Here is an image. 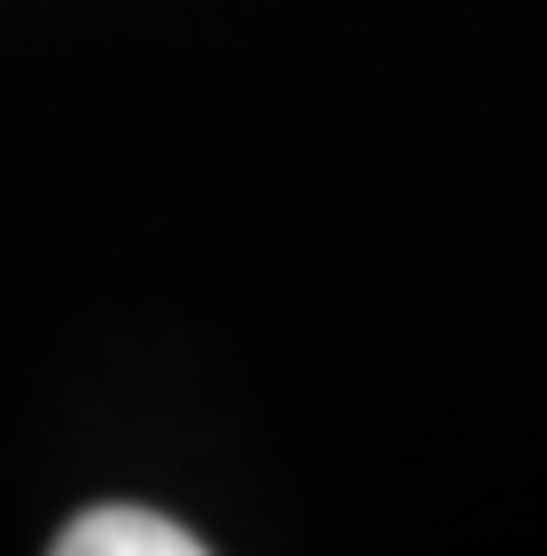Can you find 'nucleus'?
<instances>
[{
  "instance_id": "f257e3e1",
  "label": "nucleus",
  "mask_w": 547,
  "mask_h": 556,
  "mask_svg": "<svg viewBox=\"0 0 547 556\" xmlns=\"http://www.w3.org/2000/svg\"><path fill=\"white\" fill-rule=\"evenodd\" d=\"M58 556H205V540L148 507H90L58 532Z\"/></svg>"
}]
</instances>
